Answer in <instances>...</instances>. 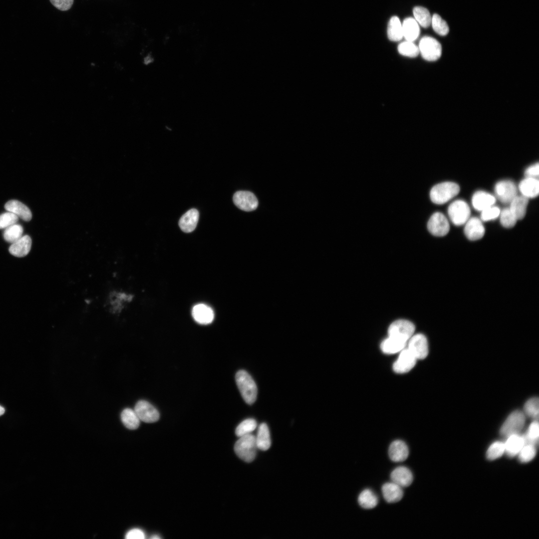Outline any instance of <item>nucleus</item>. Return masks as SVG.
Wrapping results in <instances>:
<instances>
[{
	"label": "nucleus",
	"instance_id": "49530a36",
	"mask_svg": "<svg viewBox=\"0 0 539 539\" xmlns=\"http://www.w3.org/2000/svg\"><path fill=\"white\" fill-rule=\"evenodd\" d=\"M125 538L127 539H145V534L140 529H133L127 532Z\"/></svg>",
	"mask_w": 539,
	"mask_h": 539
},
{
	"label": "nucleus",
	"instance_id": "de8ad7c7",
	"mask_svg": "<svg viewBox=\"0 0 539 539\" xmlns=\"http://www.w3.org/2000/svg\"><path fill=\"white\" fill-rule=\"evenodd\" d=\"M525 174L526 177L534 178L538 177L539 175V163H537L528 167L525 171Z\"/></svg>",
	"mask_w": 539,
	"mask_h": 539
},
{
	"label": "nucleus",
	"instance_id": "2f4dec72",
	"mask_svg": "<svg viewBox=\"0 0 539 539\" xmlns=\"http://www.w3.org/2000/svg\"><path fill=\"white\" fill-rule=\"evenodd\" d=\"M358 503L364 509H372L378 504V500L376 495L370 490L365 489L359 495Z\"/></svg>",
	"mask_w": 539,
	"mask_h": 539
},
{
	"label": "nucleus",
	"instance_id": "4c0bfd02",
	"mask_svg": "<svg viewBox=\"0 0 539 539\" xmlns=\"http://www.w3.org/2000/svg\"><path fill=\"white\" fill-rule=\"evenodd\" d=\"M256 421L252 418L247 419L243 421L237 426L235 433L239 437L251 434L257 427Z\"/></svg>",
	"mask_w": 539,
	"mask_h": 539
},
{
	"label": "nucleus",
	"instance_id": "cd10ccee",
	"mask_svg": "<svg viewBox=\"0 0 539 539\" xmlns=\"http://www.w3.org/2000/svg\"><path fill=\"white\" fill-rule=\"evenodd\" d=\"M256 440L258 449L268 450L270 447L271 440L269 429L267 425L262 423L259 427Z\"/></svg>",
	"mask_w": 539,
	"mask_h": 539
},
{
	"label": "nucleus",
	"instance_id": "f704fd0d",
	"mask_svg": "<svg viewBox=\"0 0 539 539\" xmlns=\"http://www.w3.org/2000/svg\"><path fill=\"white\" fill-rule=\"evenodd\" d=\"M399 53L405 56L415 57L418 55L419 49L413 41L406 40L400 43L398 46Z\"/></svg>",
	"mask_w": 539,
	"mask_h": 539
},
{
	"label": "nucleus",
	"instance_id": "7c9ffc66",
	"mask_svg": "<svg viewBox=\"0 0 539 539\" xmlns=\"http://www.w3.org/2000/svg\"><path fill=\"white\" fill-rule=\"evenodd\" d=\"M121 419L123 425L128 429L135 430L140 425L139 417L134 410L125 408L121 413Z\"/></svg>",
	"mask_w": 539,
	"mask_h": 539
},
{
	"label": "nucleus",
	"instance_id": "f3484780",
	"mask_svg": "<svg viewBox=\"0 0 539 539\" xmlns=\"http://www.w3.org/2000/svg\"><path fill=\"white\" fill-rule=\"evenodd\" d=\"M505 442L506 454L510 457L517 455L525 444L524 436L520 433L507 437Z\"/></svg>",
	"mask_w": 539,
	"mask_h": 539
},
{
	"label": "nucleus",
	"instance_id": "9b49d317",
	"mask_svg": "<svg viewBox=\"0 0 539 539\" xmlns=\"http://www.w3.org/2000/svg\"><path fill=\"white\" fill-rule=\"evenodd\" d=\"M234 204L240 209L250 212L257 209L258 201L256 196L252 192L247 191L236 192L233 198Z\"/></svg>",
	"mask_w": 539,
	"mask_h": 539
},
{
	"label": "nucleus",
	"instance_id": "393cba45",
	"mask_svg": "<svg viewBox=\"0 0 539 539\" xmlns=\"http://www.w3.org/2000/svg\"><path fill=\"white\" fill-rule=\"evenodd\" d=\"M472 202L475 209L482 211L493 206L496 202V199L493 195L487 192L478 191L473 195Z\"/></svg>",
	"mask_w": 539,
	"mask_h": 539
},
{
	"label": "nucleus",
	"instance_id": "aec40b11",
	"mask_svg": "<svg viewBox=\"0 0 539 539\" xmlns=\"http://www.w3.org/2000/svg\"><path fill=\"white\" fill-rule=\"evenodd\" d=\"M199 218L198 211L195 209H191L181 217L179 221V226L184 232L191 233L195 229Z\"/></svg>",
	"mask_w": 539,
	"mask_h": 539
},
{
	"label": "nucleus",
	"instance_id": "6ab92c4d",
	"mask_svg": "<svg viewBox=\"0 0 539 539\" xmlns=\"http://www.w3.org/2000/svg\"><path fill=\"white\" fill-rule=\"evenodd\" d=\"M390 459L396 462L405 461L409 455V450L405 443L397 440L391 443L388 449Z\"/></svg>",
	"mask_w": 539,
	"mask_h": 539
},
{
	"label": "nucleus",
	"instance_id": "6e6552de",
	"mask_svg": "<svg viewBox=\"0 0 539 539\" xmlns=\"http://www.w3.org/2000/svg\"><path fill=\"white\" fill-rule=\"evenodd\" d=\"M448 213L453 223L456 226H461L469 219L470 209L465 201L457 200L450 205Z\"/></svg>",
	"mask_w": 539,
	"mask_h": 539
},
{
	"label": "nucleus",
	"instance_id": "c85d7f7f",
	"mask_svg": "<svg viewBox=\"0 0 539 539\" xmlns=\"http://www.w3.org/2000/svg\"><path fill=\"white\" fill-rule=\"evenodd\" d=\"M387 36L389 39L393 41H399L403 37L402 24L396 16H392L389 21Z\"/></svg>",
	"mask_w": 539,
	"mask_h": 539
},
{
	"label": "nucleus",
	"instance_id": "9d476101",
	"mask_svg": "<svg viewBox=\"0 0 539 539\" xmlns=\"http://www.w3.org/2000/svg\"><path fill=\"white\" fill-rule=\"evenodd\" d=\"M427 228L433 235L442 237L448 233L450 226L446 217L442 213L436 212L430 218L427 224Z\"/></svg>",
	"mask_w": 539,
	"mask_h": 539
},
{
	"label": "nucleus",
	"instance_id": "f8f14e48",
	"mask_svg": "<svg viewBox=\"0 0 539 539\" xmlns=\"http://www.w3.org/2000/svg\"><path fill=\"white\" fill-rule=\"evenodd\" d=\"M134 411L139 419L146 423H153L159 419L158 411L150 403L140 400L135 406Z\"/></svg>",
	"mask_w": 539,
	"mask_h": 539
},
{
	"label": "nucleus",
	"instance_id": "5701e85b",
	"mask_svg": "<svg viewBox=\"0 0 539 539\" xmlns=\"http://www.w3.org/2000/svg\"><path fill=\"white\" fill-rule=\"evenodd\" d=\"M382 492L385 501L389 503H396L403 497L401 487L394 483H387L382 487Z\"/></svg>",
	"mask_w": 539,
	"mask_h": 539
},
{
	"label": "nucleus",
	"instance_id": "7ed1b4c3",
	"mask_svg": "<svg viewBox=\"0 0 539 539\" xmlns=\"http://www.w3.org/2000/svg\"><path fill=\"white\" fill-rule=\"evenodd\" d=\"M257 449L256 436L251 434L240 437L234 446L236 454L246 462H251L255 459Z\"/></svg>",
	"mask_w": 539,
	"mask_h": 539
},
{
	"label": "nucleus",
	"instance_id": "bb28decb",
	"mask_svg": "<svg viewBox=\"0 0 539 539\" xmlns=\"http://www.w3.org/2000/svg\"><path fill=\"white\" fill-rule=\"evenodd\" d=\"M529 198L524 196H517L510 203L509 208L517 220L524 218L526 213Z\"/></svg>",
	"mask_w": 539,
	"mask_h": 539
},
{
	"label": "nucleus",
	"instance_id": "20e7f679",
	"mask_svg": "<svg viewBox=\"0 0 539 539\" xmlns=\"http://www.w3.org/2000/svg\"><path fill=\"white\" fill-rule=\"evenodd\" d=\"M419 53L422 57L428 61H435L442 55V46L435 38L425 36L420 40L418 45Z\"/></svg>",
	"mask_w": 539,
	"mask_h": 539
},
{
	"label": "nucleus",
	"instance_id": "8fccbe9b",
	"mask_svg": "<svg viewBox=\"0 0 539 539\" xmlns=\"http://www.w3.org/2000/svg\"><path fill=\"white\" fill-rule=\"evenodd\" d=\"M160 538H161L160 537L158 536L157 535L154 536H153V537H152L151 538V539H160Z\"/></svg>",
	"mask_w": 539,
	"mask_h": 539
},
{
	"label": "nucleus",
	"instance_id": "dca6fc26",
	"mask_svg": "<svg viewBox=\"0 0 539 539\" xmlns=\"http://www.w3.org/2000/svg\"><path fill=\"white\" fill-rule=\"evenodd\" d=\"M192 314L194 320L201 324H210L214 318L213 309L208 305L203 303L195 305L193 307Z\"/></svg>",
	"mask_w": 539,
	"mask_h": 539
},
{
	"label": "nucleus",
	"instance_id": "a18cd8bd",
	"mask_svg": "<svg viewBox=\"0 0 539 539\" xmlns=\"http://www.w3.org/2000/svg\"><path fill=\"white\" fill-rule=\"evenodd\" d=\"M50 1L56 8L62 11L69 9L73 3V0H50Z\"/></svg>",
	"mask_w": 539,
	"mask_h": 539
},
{
	"label": "nucleus",
	"instance_id": "58836bf2",
	"mask_svg": "<svg viewBox=\"0 0 539 539\" xmlns=\"http://www.w3.org/2000/svg\"><path fill=\"white\" fill-rule=\"evenodd\" d=\"M536 448L537 446L536 445L525 443L518 454L520 461L522 463H527L531 461L536 456L537 452Z\"/></svg>",
	"mask_w": 539,
	"mask_h": 539
},
{
	"label": "nucleus",
	"instance_id": "4be33fe9",
	"mask_svg": "<svg viewBox=\"0 0 539 539\" xmlns=\"http://www.w3.org/2000/svg\"><path fill=\"white\" fill-rule=\"evenodd\" d=\"M4 208L7 211L15 214L25 221H29L32 218L29 209L17 200H12L8 201L5 204Z\"/></svg>",
	"mask_w": 539,
	"mask_h": 539
},
{
	"label": "nucleus",
	"instance_id": "c03bdc74",
	"mask_svg": "<svg viewBox=\"0 0 539 539\" xmlns=\"http://www.w3.org/2000/svg\"><path fill=\"white\" fill-rule=\"evenodd\" d=\"M500 214L499 208L492 206L482 211L481 218L484 221H488L497 218Z\"/></svg>",
	"mask_w": 539,
	"mask_h": 539
},
{
	"label": "nucleus",
	"instance_id": "39448f33",
	"mask_svg": "<svg viewBox=\"0 0 539 539\" xmlns=\"http://www.w3.org/2000/svg\"><path fill=\"white\" fill-rule=\"evenodd\" d=\"M415 329L414 324L410 321L398 319L393 322L389 326L388 336L407 343L414 334Z\"/></svg>",
	"mask_w": 539,
	"mask_h": 539
},
{
	"label": "nucleus",
	"instance_id": "a211bd4d",
	"mask_svg": "<svg viewBox=\"0 0 539 539\" xmlns=\"http://www.w3.org/2000/svg\"><path fill=\"white\" fill-rule=\"evenodd\" d=\"M31 239L29 236H22L11 244L9 248V252L11 255L16 257H25L31 249Z\"/></svg>",
	"mask_w": 539,
	"mask_h": 539
},
{
	"label": "nucleus",
	"instance_id": "f03ea898",
	"mask_svg": "<svg viewBox=\"0 0 539 539\" xmlns=\"http://www.w3.org/2000/svg\"><path fill=\"white\" fill-rule=\"evenodd\" d=\"M460 191L458 184L445 182L435 185L431 190L430 197L435 204H443L456 196Z\"/></svg>",
	"mask_w": 539,
	"mask_h": 539
},
{
	"label": "nucleus",
	"instance_id": "ddd939ff",
	"mask_svg": "<svg viewBox=\"0 0 539 539\" xmlns=\"http://www.w3.org/2000/svg\"><path fill=\"white\" fill-rule=\"evenodd\" d=\"M496 194L501 202L510 203L517 195V187L511 181L504 180L498 182L495 188Z\"/></svg>",
	"mask_w": 539,
	"mask_h": 539
},
{
	"label": "nucleus",
	"instance_id": "72a5a7b5",
	"mask_svg": "<svg viewBox=\"0 0 539 539\" xmlns=\"http://www.w3.org/2000/svg\"><path fill=\"white\" fill-rule=\"evenodd\" d=\"M23 231L21 225L15 224L4 229L3 238L5 241L12 244L22 236Z\"/></svg>",
	"mask_w": 539,
	"mask_h": 539
},
{
	"label": "nucleus",
	"instance_id": "ea45409f",
	"mask_svg": "<svg viewBox=\"0 0 539 539\" xmlns=\"http://www.w3.org/2000/svg\"><path fill=\"white\" fill-rule=\"evenodd\" d=\"M524 411L525 414L535 420H538L539 411L538 398L533 397L529 399L525 404Z\"/></svg>",
	"mask_w": 539,
	"mask_h": 539
},
{
	"label": "nucleus",
	"instance_id": "c9c22d12",
	"mask_svg": "<svg viewBox=\"0 0 539 539\" xmlns=\"http://www.w3.org/2000/svg\"><path fill=\"white\" fill-rule=\"evenodd\" d=\"M431 24L434 31L440 35H446L449 32V27L446 21L437 13L432 16Z\"/></svg>",
	"mask_w": 539,
	"mask_h": 539
},
{
	"label": "nucleus",
	"instance_id": "a19ab883",
	"mask_svg": "<svg viewBox=\"0 0 539 539\" xmlns=\"http://www.w3.org/2000/svg\"><path fill=\"white\" fill-rule=\"evenodd\" d=\"M505 452V442L497 441L493 443L488 448L486 456L488 459L495 460L500 457Z\"/></svg>",
	"mask_w": 539,
	"mask_h": 539
},
{
	"label": "nucleus",
	"instance_id": "a878e982",
	"mask_svg": "<svg viewBox=\"0 0 539 539\" xmlns=\"http://www.w3.org/2000/svg\"><path fill=\"white\" fill-rule=\"evenodd\" d=\"M403 37L406 40L414 41L420 34L419 24L413 17L405 18L402 24Z\"/></svg>",
	"mask_w": 539,
	"mask_h": 539
},
{
	"label": "nucleus",
	"instance_id": "0eeeda50",
	"mask_svg": "<svg viewBox=\"0 0 539 539\" xmlns=\"http://www.w3.org/2000/svg\"><path fill=\"white\" fill-rule=\"evenodd\" d=\"M134 295L119 290L111 291L108 296L109 311L113 314L120 313L128 303L131 302Z\"/></svg>",
	"mask_w": 539,
	"mask_h": 539
},
{
	"label": "nucleus",
	"instance_id": "1a4fd4ad",
	"mask_svg": "<svg viewBox=\"0 0 539 539\" xmlns=\"http://www.w3.org/2000/svg\"><path fill=\"white\" fill-rule=\"evenodd\" d=\"M407 348L417 359H424L428 355V341L423 334H414L407 341Z\"/></svg>",
	"mask_w": 539,
	"mask_h": 539
},
{
	"label": "nucleus",
	"instance_id": "473e14b6",
	"mask_svg": "<svg viewBox=\"0 0 539 539\" xmlns=\"http://www.w3.org/2000/svg\"><path fill=\"white\" fill-rule=\"evenodd\" d=\"M414 19L421 26L427 28L431 23L432 17L429 10L425 7L418 6L413 10Z\"/></svg>",
	"mask_w": 539,
	"mask_h": 539
},
{
	"label": "nucleus",
	"instance_id": "c756f323",
	"mask_svg": "<svg viewBox=\"0 0 539 539\" xmlns=\"http://www.w3.org/2000/svg\"><path fill=\"white\" fill-rule=\"evenodd\" d=\"M407 345V343L388 336L380 344L382 351L386 354H394L401 351Z\"/></svg>",
	"mask_w": 539,
	"mask_h": 539
},
{
	"label": "nucleus",
	"instance_id": "37998d69",
	"mask_svg": "<svg viewBox=\"0 0 539 539\" xmlns=\"http://www.w3.org/2000/svg\"><path fill=\"white\" fill-rule=\"evenodd\" d=\"M18 220V217L10 212L0 215V229H5L16 224Z\"/></svg>",
	"mask_w": 539,
	"mask_h": 539
},
{
	"label": "nucleus",
	"instance_id": "412c9836",
	"mask_svg": "<svg viewBox=\"0 0 539 539\" xmlns=\"http://www.w3.org/2000/svg\"><path fill=\"white\" fill-rule=\"evenodd\" d=\"M390 477L393 483L400 487H406L412 483L413 477L411 471L405 467H398L391 473Z\"/></svg>",
	"mask_w": 539,
	"mask_h": 539
},
{
	"label": "nucleus",
	"instance_id": "4468645a",
	"mask_svg": "<svg viewBox=\"0 0 539 539\" xmlns=\"http://www.w3.org/2000/svg\"><path fill=\"white\" fill-rule=\"evenodd\" d=\"M416 358L407 348L402 349L393 365V369L397 373H404L411 370L416 363Z\"/></svg>",
	"mask_w": 539,
	"mask_h": 539
},
{
	"label": "nucleus",
	"instance_id": "423d86ee",
	"mask_svg": "<svg viewBox=\"0 0 539 539\" xmlns=\"http://www.w3.org/2000/svg\"><path fill=\"white\" fill-rule=\"evenodd\" d=\"M525 421L524 413L519 410L513 412L501 426V435L507 438L512 434L520 433L525 425Z\"/></svg>",
	"mask_w": 539,
	"mask_h": 539
},
{
	"label": "nucleus",
	"instance_id": "09e8293b",
	"mask_svg": "<svg viewBox=\"0 0 539 539\" xmlns=\"http://www.w3.org/2000/svg\"><path fill=\"white\" fill-rule=\"evenodd\" d=\"M4 409L1 406H0V416L4 413Z\"/></svg>",
	"mask_w": 539,
	"mask_h": 539
},
{
	"label": "nucleus",
	"instance_id": "2eb2a0df",
	"mask_svg": "<svg viewBox=\"0 0 539 539\" xmlns=\"http://www.w3.org/2000/svg\"><path fill=\"white\" fill-rule=\"evenodd\" d=\"M485 228L480 220L476 217L469 219L466 222L464 233L470 240L476 241L481 239L484 235Z\"/></svg>",
	"mask_w": 539,
	"mask_h": 539
},
{
	"label": "nucleus",
	"instance_id": "79ce46f5",
	"mask_svg": "<svg viewBox=\"0 0 539 539\" xmlns=\"http://www.w3.org/2000/svg\"><path fill=\"white\" fill-rule=\"evenodd\" d=\"M500 214V222L503 227L510 228L516 225L518 220L510 208L503 209Z\"/></svg>",
	"mask_w": 539,
	"mask_h": 539
},
{
	"label": "nucleus",
	"instance_id": "e433bc0d",
	"mask_svg": "<svg viewBox=\"0 0 539 539\" xmlns=\"http://www.w3.org/2000/svg\"><path fill=\"white\" fill-rule=\"evenodd\" d=\"M525 443L537 446L539 436V425L538 420H535L529 426L526 433L524 435Z\"/></svg>",
	"mask_w": 539,
	"mask_h": 539
},
{
	"label": "nucleus",
	"instance_id": "f257e3e1",
	"mask_svg": "<svg viewBox=\"0 0 539 539\" xmlns=\"http://www.w3.org/2000/svg\"><path fill=\"white\" fill-rule=\"evenodd\" d=\"M236 381L245 401L250 405L253 404L257 399L258 389L251 375L245 370H239L236 374Z\"/></svg>",
	"mask_w": 539,
	"mask_h": 539
},
{
	"label": "nucleus",
	"instance_id": "b1692460",
	"mask_svg": "<svg viewBox=\"0 0 539 539\" xmlns=\"http://www.w3.org/2000/svg\"><path fill=\"white\" fill-rule=\"evenodd\" d=\"M519 190L523 196L528 198L537 197L539 193V182L537 179L526 177L519 184Z\"/></svg>",
	"mask_w": 539,
	"mask_h": 539
}]
</instances>
